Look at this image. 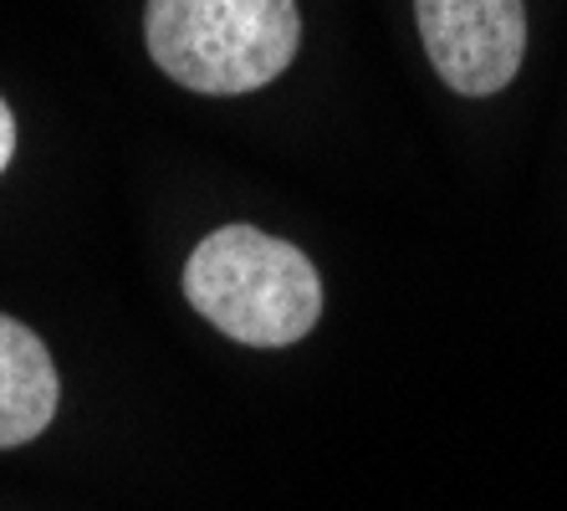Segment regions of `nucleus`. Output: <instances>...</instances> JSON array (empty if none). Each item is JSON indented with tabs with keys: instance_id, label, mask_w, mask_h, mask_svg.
I'll return each mask as SVG.
<instances>
[{
	"instance_id": "nucleus-1",
	"label": "nucleus",
	"mask_w": 567,
	"mask_h": 511,
	"mask_svg": "<svg viewBox=\"0 0 567 511\" xmlns=\"http://www.w3.org/2000/svg\"><path fill=\"white\" fill-rule=\"evenodd\" d=\"M185 297L246 348H287L322 317V276L307 251L256 225H220L189 251Z\"/></svg>"
},
{
	"instance_id": "nucleus-2",
	"label": "nucleus",
	"mask_w": 567,
	"mask_h": 511,
	"mask_svg": "<svg viewBox=\"0 0 567 511\" xmlns=\"http://www.w3.org/2000/svg\"><path fill=\"white\" fill-rule=\"evenodd\" d=\"M148 57L179 88L236 98L277 82L297 57V0H148Z\"/></svg>"
},
{
	"instance_id": "nucleus-3",
	"label": "nucleus",
	"mask_w": 567,
	"mask_h": 511,
	"mask_svg": "<svg viewBox=\"0 0 567 511\" xmlns=\"http://www.w3.org/2000/svg\"><path fill=\"white\" fill-rule=\"evenodd\" d=\"M424 52L465 98H491L516 78L527 52V6L522 0H414Z\"/></svg>"
},
{
	"instance_id": "nucleus-4",
	"label": "nucleus",
	"mask_w": 567,
	"mask_h": 511,
	"mask_svg": "<svg viewBox=\"0 0 567 511\" xmlns=\"http://www.w3.org/2000/svg\"><path fill=\"white\" fill-rule=\"evenodd\" d=\"M56 364L47 343L0 313V450L37 440L56 415Z\"/></svg>"
},
{
	"instance_id": "nucleus-5",
	"label": "nucleus",
	"mask_w": 567,
	"mask_h": 511,
	"mask_svg": "<svg viewBox=\"0 0 567 511\" xmlns=\"http://www.w3.org/2000/svg\"><path fill=\"white\" fill-rule=\"evenodd\" d=\"M16 154V119H11V108H6V98H0V170L11 164Z\"/></svg>"
}]
</instances>
